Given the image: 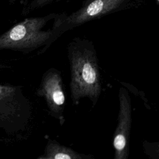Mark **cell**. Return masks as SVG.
Returning a JSON list of instances; mask_svg holds the SVG:
<instances>
[{
  "instance_id": "6da1fadb",
  "label": "cell",
  "mask_w": 159,
  "mask_h": 159,
  "mask_svg": "<svg viewBox=\"0 0 159 159\" xmlns=\"http://www.w3.org/2000/svg\"><path fill=\"white\" fill-rule=\"evenodd\" d=\"M57 16L55 14L24 19L0 36V49L33 50L54 40L60 34L63 17L57 19L52 28H43Z\"/></svg>"
},
{
  "instance_id": "7a4b0ae2",
  "label": "cell",
  "mask_w": 159,
  "mask_h": 159,
  "mask_svg": "<svg viewBox=\"0 0 159 159\" xmlns=\"http://www.w3.org/2000/svg\"><path fill=\"white\" fill-rule=\"evenodd\" d=\"M68 57L76 89L94 93L98 86L99 72L93 44L86 40L74 39L68 45Z\"/></svg>"
},
{
  "instance_id": "3957f363",
  "label": "cell",
  "mask_w": 159,
  "mask_h": 159,
  "mask_svg": "<svg viewBox=\"0 0 159 159\" xmlns=\"http://www.w3.org/2000/svg\"><path fill=\"white\" fill-rule=\"evenodd\" d=\"M124 0H92L70 16L63 17L60 30L62 32L88 21L106 15L117 9Z\"/></svg>"
},
{
  "instance_id": "277c9868",
  "label": "cell",
  "mask_w": 159,
  "mask_h": 159,
  "mask_svg": "<svg viewBox=\"0 0 159 159\" xmlns=\"http://www.w3.org/2000/svg\"><path fill=\"white\" fill-rule=\"evenodd\" d=\"M120 103V120L114 140V146L116 152V159H124V156H125L126 138L130 119V105L129 106L125 98H124V101L121 100Z\"/></svg>"
},
{
  "instance_id": "5b68a950",
  "label": "cell",
  "mask_w": 159,
  "mask_h": 159,
  "mask_svg": "<svg viewBox=\"0 0 159 159\" xmlns=\"http://www.w3.org/2000/svg\"><path fill=\"white\" fill-rule=\"evenodd\" d=\"M54 74L49 75L45 84L47 96L50 102L57 106H61L65 102V96L58 82L53 80Z\"/></svg>"
},
{
  "instance_id": "8992f818",
  "label": "cell",
  "mask_w": 159,
  "mask_h": 159,
  "mask_svg": "<svg viewBox=\"0 0 159 159\" xmlns=\"http://www.w3.org/2000/svg\"><path fill=\"white\" fill-rule=\"evenodd\" d=\"M58 0H33L32 2L30 4L29 9L33 10L37 8L42 7L43 6L47 5L48 4H50Z\"/></svg>"
},
{
  "instance_id": "52a82bcc",
  "label": "cell",
  "mask_w": 159,
  "mask_h": 159,
  "mask_svg": "<svg viewBox=\"0 0 159 159\" xmlns=\"http://www.w3.org/2000/svg\"><path fill=\"white\" fill-rule=\"evenodd\" d=\"M54 159H71V157L66 153H58L55 155Z\"/></svg>"
},
{
  "instance_id": "ba28073f",
  "label": "cell",
  "mask_w": 159,
  "mask_h": 159,
  "mask_svg": "<svg viewBox=\"0 0 159 159\" xmlns=\"http://www.w3.org/2000/svg\"><path fill=\"white\" fill-rule=\"evenodd\" d=\"M156 1H157V2H159V0H156Z\"/></svg>"
}]
</instances>
